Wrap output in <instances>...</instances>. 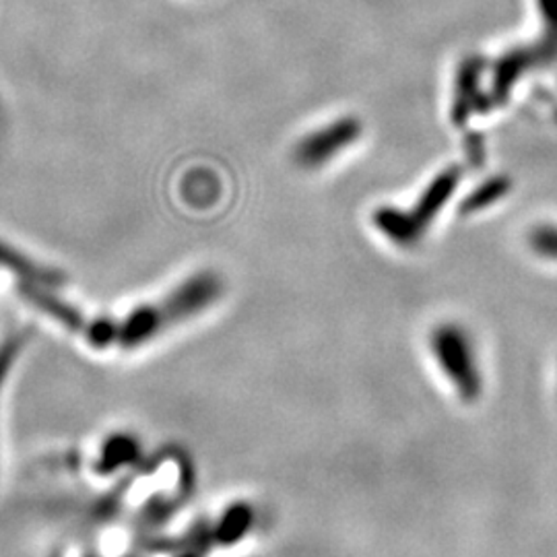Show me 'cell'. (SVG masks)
<instances>
[{
    "label": "cell",
    "instance_id": "10",
    "mask_svg": "<svg viewBox=\"0 0 557 557\" xmlns=\"http://www.w3.org/2000/svg\"><path fill=\"white\" fill-rule=\"evenodd\" d=\"M529 244L533 252H537L541 259L556 260L557 262V227L556 225H539L531 236Z\"/></svg>",
    "mask_w": 557,
    "mask_h": 557
},
{
    "label": "cell",
    "instance_id": "4",
    "mask_svg": "<svg viewBox=\"0 0 557 557\" xmlns=\"http://www.w3.org/2000/svg\"><path fill=\"white\" fill-rule=\"evenodd\" d=\"M223 296V281L211 271H202L186 278L165 298L151 304L160 322L161 333L176 326L184 320L193 319L207 308H211Z\"/></svg>",
    "mask_w": 557,
    "mask_h": 557
},
{
    "label": "cell",
    "instance_id": "5",
    "mask_svg": "<svg viewBox=\"0 0 557 557\" xmlns=\"http://www.w3.org/2000/svg\"><path fill=\"white\" fill-rule=\"evenodd\" d=\"M361 122L358 119H338L319 131L308 133L294 149V160L301 168H322L335 160L341 151L351 147L361 137Z\"/></svg>",
    "mask_w": 557,
    "mask_h": 557
},
{
    "label": "cell",
    "instance_id": "2",
    "mask_svg": "<svg viewBox=\"0 0 557 557\" xmlns=\"http://www.w3.org/2000/svg\"><path fill=\"white\" fill-rule=\"evenodd\" d=\"M430 351L440 374L465 403H475L483 395L485 379L478 347L471 333L457 322H442L430 335Z\"/></svg>",
    "mask_w": 557,
    "mask_h": 557
},
{
    "label": "cell",
    "instance_id": "9",
    "mask_svg": "<svg viewBox=\"0 0 557 557\" xmlns=\"http://www.w3.org/2000/svg\"><path fill=\"white\" fill-rule=\"evenodd\" d=\"M25 341H27V337L23 333H13V335L2 338V343H0V395H2V388L9 380V374L15 366V361L20 359L21 351L25 347Z\"/></svg>",
    "mask_w": 557,
    "mask_h": 557
},
{
    "label": "cell",
    "instance_id": "6",
    "mask_svg": "<svg viewBox=\"0 0 557 557\" xmlns=\"http://www.w3.org/2000/svg\"><path fill=\"white\" fill-rule=\"evenodd\" d=\"M481 73L483 62L471 57L460 62L458 69L457 85H455V101H453V120L458 126L471 119V114L485 112L490 96L481 91Z\"/></svg>",
    "mask_w": 557,
    "mask_h": 557
},
{
    "label": "cell",
    "instance_id": "3",
    "mask_svg": "<svg viewBox=\"0 0 557 557\" xmlns=\"http://www.w3.org/2000/svg\"><path fill=\"white\" fill-rule=\"evenodd\" d=\"M537 4L545 25L543 34L535 44L515 48L496 62L490 89V100L494 103L508 100L512 87L527 71L557 60V0H537Z\"/></svg>",
    "mask_w": 557,
    "mask_h": 557
},
{
    "label": "cell",
    "instance_id": "1",
    "mask_svg": "<svg viewBox=\"0 0 557 557\" xmlns=\"http://www.w3.org/2000/svg\"><path fill=\"white\" fill-rule=\"evenodd\" d=\"M460 182V170L448 168L440 172L432 184L423 190L413 209H395L380 207L372 215V223L382 236L391 239L400 248H411L421 242L425 232L432 227L438 218L442 207L453 199Z\"/></svg>",
    "mask_w": 557,
    "mask_h": 557
},
{
    "label": "cell",
    "instance_id": "8",
    "mask_svg": "<svg viewBox=\"0 0 557 557\" xmlns=\"http://www.w3.org/2000/svg\"><path fill=\"white\" fill-rule=\"evenodd\" d=\"M508 193H510V180L506 178V176L490 178L487 182H483L481 186H478L467 199L462 200L460 213L471 215V213L483 211V209H487L490 205H494V202L504 199Z\"/></svg>",
    "mask_w": 557,
    "mask_h": 557
},
{
    "label": "cell",
    "instance_id": "7",
    "mask_svg": "<svg viewBox=\"0 0 557 557\" xmlns=\"http://www.w3.org/2000/svg\"><path fill=\"white\" fill-rule=\"evenodd\" d=\"M140 446L137 440L126 434H116L103 442L101 446L96 473L100 475H112L124 467H133L139 460Z\"/></svg>",
    "mask_w": 557,
    "mask_h": 557
}]
</instances>
